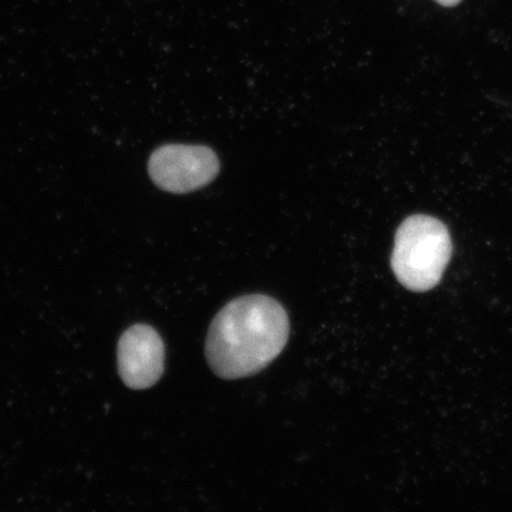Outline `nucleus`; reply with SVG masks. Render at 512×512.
<instances>
[{
	"label": "nucleus",
	"instance_id": "obj_1",
	"mask_svg": "<svg viewBox=\"0 0 512 512\" xmlns=\"http://www.w3.org/2000/svg\"><path fill=\"white\" fill-rule=\"evenodd\" d=\"M290 319L277 300L251 294L232 300L211 322L206 355L222 379L235 380L265 369L284 350Z\"/></svg>",
	"mask_w": 512,
	"mask_h": 512
},
{
	"label": "nucleus",
	"instance_id": "obj_2",
	"mask_svg": "<svg viewBox=\"0 0 512 512\" xmlns=\"http://www.w3.org/2000/svg\"><path fill=\"white\" fill-rule=\"evenodd\" d=\"M452 255L445 224L432 216L414 215L395 235L392 267L400 283L414 292L438 285Z\"/></svg>",
	"mask_w": 512,
	"mask_h": 512
},
{
	"label": "nucleus",
	"instance_id": "obj_3",
	"mask_svg": "<svg viewBox=\"0 0 512 512\" xmlns=\"http://www.w3.org/2000/svg\"><path fill=\"white\" fill-rule=\"evenodd\" d=\"M219 170L216 153L202 145H164L152 153L149 162L153 183L172 194L206 187Z\"/></svg>",
	"mask_w": 512,
	"mask_h": 512
},
{
	"label": "nucleus",
	"instance_id": "obj_4",
	"mask_svg": "<svg viewBox=\"0 0 512 512\" xmlns=\"http://www.w3.org/2000/svg\"><path fill=\"white\" fill-rule=\"evenodd\" d=\"M164 360L163 339L150 325H133L121 336L118 344V367L121 379L127 387H152L163 375Z\"/></svg>",
	"mask_w": 512,
	"mask_h": 512
},
{
	"label": "nucleus",
	"instance_id": "obj_5",
	"mask_svg": "<svg viewBox=\"0 0 512 512\" xmlns=\"http://www.w3.org/2000/svg\"><path fill=\"white\" fill-rule=\"evenodd\" d=\"M435 2L443 6H448V8H450V6L458 5L460 2H462V0H435Z\"/></svg>",
	"mask_w": 512,
	"mask_h": 512
}]
</instances>
